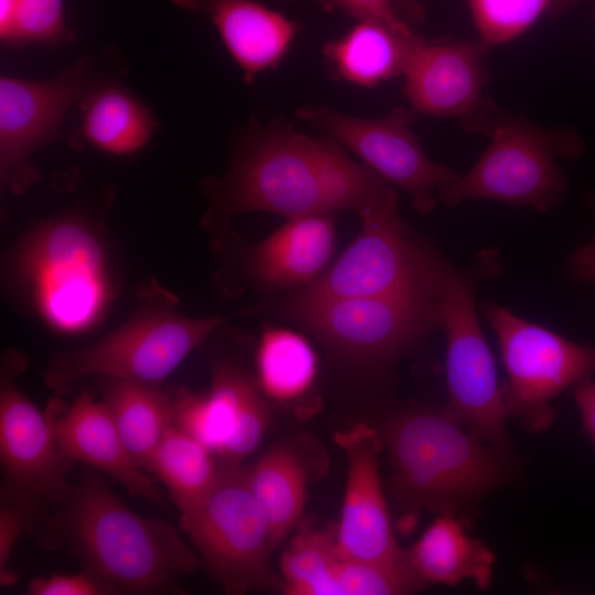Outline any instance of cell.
<instances>
[{
  "mask_svg": "<svg viewBox=\"0 0 595 595\" xmlns=\"http://www.w3.org/2000/svg\"><path fill=\"white\" fill-rule=\"evenodd\" d=\"M30 537L45 550L67 551L83 570L121 592L173 593L201 566L171 523L133 512L100 470L87 465L67 499Z\"/></svg>",
  "mask_w": 595,
  "mask_h": 595,
  "instance_id": "cell-1",
  "label": "cell"
},
{
  "mask_svg": "<svg viewBox=\"0 0 595 595\" xmlns=\"http://www.w3.org/2000/svg\"><path fill=\"white\" fill-rule=\"evenodd\" d=\"M379 436L396 494L414 510L456 515L507 476L504 454L472 434L445 407L401 410L386 421Z\"/></svg>",
  "mask_w": 595,
  "mask_h": 595,
  "instance_id": "cell-2",
  "label": "cell"
},
{
  "mask_svg": "<svg viewBox=\"0 0 595 595\" xmlns=\"http://www.w3.org/2000/svg\"><path fill=\"white\" fill-rule=\"evenodd\" d=\"M241 139L217 196L225 217L248 210L289 219L332 213L334 173L346 154L337 140L305 136L280 118L251 123Z\"/></svg>",
  "mask_w": 595,
  "mask_h": 595,
  "instance_id": "cell-3",
  "label": "cell"
},
{
  "mask_svg": "<svg viewBox=\"0 0 595 595\" xmlns=\"http://www.w3.org/2000/svg\"><path fill=\"white\" fill-rule=\"evenodd\" d=\"M440 327L446 336L447 411L477 439L502 454L511 447L509 416L494 359L476 312L478 284L499 270L497 253L485 250L464 269L425 245Z\"/></svg>",
  "mask_w": 595,
  "mask_h": 595,
  "instance_id": "cell-4",
  "label": "cell"
},
{
  "mask_svg": "<svg viewBox=\"0 0 595 595\" xmlns=\"http://www.w3.org/2000/svg\"><path fill=\"white\" fill-rule=\"evenodd\" d=\"M489 137L474 166L437 193L446 207L495 201L547 213L562 202L566 181L558 161H574L585 150L574 128L539 126L501 108Z\"/></svg>",
  "mask_w": 595,
  "mask_h": 595,
  "instance_id": "cell-5",
  "label": "cell"
},
{
  "mask_svg": "<svg viewBox=\"0 0 595 595\" xmlns=\"http://www.w3.org/2000/svg\"><path fill=\"white\" fill-rule=\"evenodd\" d=\"M363 228L331 268L272 309L361 296L432 292L425 244L408 237L390 184L360 214Z\"/></svg>",
  "mask_w": 595,
  "mask_h": 595,
  "instance_id": "cell-6",
  "label": "cell"
},
{
  "mask_svg": "<svg viewBox=\"0 0 595 595\" xmlns=\"http://www.w3.org/2000/svg\"><path fill=\"white\" fill-rule=\"evenodd\" d=\"M18 270L40 314L62 332L89 327L110 296L102 247L84 223L73 218L33 231L21 247Z\"/></svg>",
  "mask_w": 595,
  "mask_h": 595,
  "instance_id": "cell-7",
  "label": "cell"
},
{
  "mask_svg": "<svg viewBox=\"0 0 595 595\" xmlns=\"http://www.w3.org/2000/svg\"><path fill=\"white\" fill-rule=\"evenodd\" d=\"M181 524L226 593L245 594L269 583V558L278 542L240 463L219 462L215 486L198 507L181 515Z\"/></svg>",
  "mask_w": 595,
  "mask_h": 595,
  "instance_id": "cell-8",
  "label": "cell"
},
{
  "mask_svg": "<svg viewBox=\"0 0 595 595\" xmlns=\"http://www.w3.org/2000/svg\"><path fill=\"white\" fill-rule=\"evenodd\" d=\"M223 322L163 311L139 315L98 342L56 355L45 385L66 394L84 377L100 375L156 386Z\"/></svg>",
  "mask_w": 595,
  "mask_h": 595,
  "instance_id": "cell-9",
  "label": "cell"
},
{
  "mask_svg": "<svg viewBox=\"0 0 595 595\" xmlns=\"http://www.w3.org/2000/svg\"><path fill=\"white\" fill-rule=\"evenodd\" d=\"M482 310L508 375L502 387L508 415L530 432L545 431L555 416L551 401L595 374V346L571 342L494 302Z\"/></svg>",
  "mask_w": 595,
  "mask_h": 595,
  "instance_id": "cell-10",
  "label": "cell"
},
{
  "mask_svg": "<svg viewBox=\"0 0 595 595\" xmlns=\"http://www.w3.org/2000/svg\"><path fill=\"white\" fill-rule=\"evenodd\" d=\"M337 353L379 364L410 350L440 326L434 292L361 296L277 309Z\"/></svg>",
  "mask_w": 595,
  "mask_h": 595,
  "instance_id": "cell-11",
  "label": "cell"
},
{
  "mask_svg": "<svg viewBox=\"0 0 595 595\" xmlns=\"http://www.w3.org/2000/svg\"><path fill=\"white\" fill-rule=\"evenodd\" d=\"M296 115L355 152L388 183L404 190L421 215L432 212L435 193L459 176L428 158L410 128L418 115L411 107L396 106L385 117L361 118L325 106L304 105Z\"/></svg>",
  "mask_w": 595,
  "mask_h": 595,
  "instance_id": "cell-12",
  "label": "cell"
},
{
  "mask_svg": "<svg viewBox=\"0 0 595 595\" xmlns=\"http://www.w3.org/2000/svg\"><path fill=\"white\" fill-rule=\"evenodd\" d=\"M486 52L477 39L419 36L402 74V96L418 113L453 118L468 132L489 136L501 108L484 90L490 77Z\"/></svg>",
  "mask_w": 595,
  "mask_h": 595,
  "instance_id": "cell-13",
  "label": "cell"
},
{
  "mask_svg": "<svg viewBox=\"0 0 595 595\" xmlns=\"http://www.w3.org/2000/svg\"><path fill=\"white\" fill-rule=\"evenodd\" d=\"M111 77L95 60L83 58L48 82L0 79V164L2 181L14 191L31 185L36 172L30 155L54 139L67 110L101 80Z\"/></svg>",
  "mask_w": 595,
  "mask_h": 595,
  "instance_id": "cell-14",
  "label": "cell"
},
{
  "mask_svg": "<svg viewBox=\"0 0 595 595\" xmlns=\"http://www.w3.org/2000/svg\"><path fill=\"white\" fill-rule=\"evenodd\" d=\"M24 368L20 354H6L0 386L1 486L48 509L57 508L74 488L68 478L74 461L58 446L46 413L17 386L15 379Z\"/></svg>",
  "mask_w": 595,
  "mask_h": 595,
  "instance_id": "cell-15",
  "label": "cell"
},
{
  "mask_svg": "<svg viewBox=\"0 0 595 595\" xmlns=\"http://www.w3.org/2000/svg\"><path fill=\"white\" fill-rule=\"evenodd\" d=\"M348 463L336 550L345 560L396 563L407 558L392 530L379 476V433L358 423L335 434Z\"/></svg>",
  "mask_w": 595,
  "mask_h": 595,
  "instance_id": "cell-16",
  "label": "cell"
},
{
  "mask_svg": "<svg viewBox=\"0 0 595 595\" xmlns=\"http://www.w3.org/2000/svg\"><path fill=\"white\" fill-rule=\"evenodd\" d=\"M45 413L58 446L69 459L109 474L133 496L165 505L162 491L130 456L104 401L82 389L66 410L55 400Z\"/></svg>",
  "mask_w": 595,
  "mask_h": 595,
  "instance_id": "cell-17",
  "label": "cell"
},
{
  "mask_svg": "<svg viewBox=\"0 0 595 595\" xmlns=\"http://www.w3.org/2000/svg\"><path fill=\"white\" fill-rule=\"evenodd\" d=\"M170 1L209 18L247 83L278 66L300 31L295 21L259 0Z\"/></svg>",
  "mask_w": 595,
  "mask_h": 595,
  "instance_id": "cell-18",
  "label": "cell"
},
{
  "mask_svg": "<svg viewBox=\"0 0 595 595\" xmlns=\"http://www.w3.org/2000/svg\"><path fill=\"white\" fill-rule=\"evenodd\" d=\"M331 214L290 218L255 247L248 257L251 272L277 288L306 286L324 271L334 250Z\"/></svg>",
  "mask_w": 595,
  "mask_h": 595,
  "instance_id": "cell-19",
  "label": "cell"
},
{
  "mask_svg": "<svg viewBox=\"0 0 595 595\" xmlns=\"http://www.w3.org/2000/svg\"><path fill=\"white\" fill-rule=\"evenodd\" d=\"M79 104L82 122L73 139L111 154L138 151L156 128L151 110L113 76L97 84Z\"/></svg>",
  "mask_w": 595,
  "mask_h": 595,
  "instance_id": "cell-20",
  "label": "cell"
},
{
  "mask_svg": "<svg viewBox=\"0 0 595 595\" xmlns=\"http://www.w3.org/2000/svg\"><path fill=\"white\" fill-rule=\"evenodd\" d=\"M407 552L424 584L454 585L469 580L485 589L493 577V552L465 532L456 515H439Z\"/></svg>",
  "mask_w": 595,
  "mask_h": 595,
  "instance_id": "cell-21",
  "label": "cell"
},
{
  "mask_svg": "<svg viewBox=\"0 0 595 595\" xmlns=\"http://www.w3.org/2000/svg\"><path fill=\"white\" fill-rule=\"evenodd\" d=\"M419 37L382 23L357 21L345 34L323 47L325 61L339 78L375 87L403 74L411 44Z\"/></svg>",
  "mask_w": 595,
  "mask_h": 595,
  "instance_id": "cell-22",
  "label": "cell"
},
{
  "mask_svg": "<svg viewBox=\"0 0 595 595\" xmlns=\"http://www.w3.org/2000/svg\"><path fill=\"white\" fill-rule=\"evenodd\" d=\"M122 442L133 462L150 470L153 455L166 430L173 424L174 391L156 386L110 378L102 389Z\"/></svg>",
  "mask_w": 595,
  "mask_h": 595,
  "instance_id": "cell-23",
  "label": "cell"
},
{
  "mask_svg": "<svg viewBox=\"0 0 595 595\" xmlns=\"http://www.w3.org/2000/svg\"><path fill=\"white\" fill-rule=\"evenodd\" d=\"M210 398L225 431L220 462L238 464L261 442L269 410L259 387L242 370L220 365L213 371Z\"/></svg>",
  "mask_w": 595,
  "mask_h": 595,
  "instance_id": "cell-24",
  "label": "cell"
},
{
  "mask_svg": "<svg viewBox=\"0 0 595 595\" xmlns=\"http://www.w3.org/2000/svg\"><path fill=\"white\" fill-rule=\"evenodd\" d=\"M247 479L279 542L303 513L306 474L300 458L290 447L274 445L247 468Z\"/></svg>",
  "mask_w": 595,
  "mask_h": 595,
  "instance_id": "cell-25",
  "label": "cell"
},
{
  "mask_svg": "<svg viewBox=\"0 0 595 595\" xmlns=\"http://www.w3.org/2000/svg\"><path fill=\"white\" fill-rule=\"evenodd\" d=\"M201 442L172 424L162 437L151 462L154 473L185 515L198 507L218 478L219 463Z\"/></svg>",
  "mask_w": 595,
  "mask_h": 595,
  "instance_id": "cell-26",
  "label": "cell"
},
{
  "mask_svg": "<svg viewBox=\"0 0 595 595\" xmlns=\"http://www.w3.org/2000/svg\"><path fill=\"white\" fill-rule=\"evenodd\" d=\"M316 355L301 335L283 328H269L257 351L260 388L277 400L288 401L303 394L313 383Z\"/></svg>",
  "mask_w": 595,
  "mask_h": 595,
  "instance_id": "cell-27",
  "label": "cell"
},
{
  "mask_svg": "<svg viewBox=\"0 0 595 595\" xmlns=\"http://www.w3.org/2000/svg\"><path fill=\"white\" fill-rule=\"evenodd\" d=\"M336 530L304 528L290 542L280 561L289 595H340Z\"/></svg>",
  "mask_w": 595,
  "mask_h": 595,
  "instance_id": "cell-28",
  "label": "cell"
},
{
  "mask_svg": "<svg viewBox=\"0 0 595 595\" xmlns=\"http://www.w3.org/2000/svg\"><path fill=\"white\" fill-rule=\"evenodd\" d=\"M478 42L488 51L516 40L544 18L585 0H466Z\"/></svg>",
  "mask_w": 595,
  "mask_h": 595,
  "instance_id": "cell-29",
  "label": "cell"
},
{
  "mask_svg": "<svg viewBox=\"0 0 595 595\" xmlns=\"http://www.w3.org/2000/svg\"><path fill=\"white\" fill-rule=\"evenodd\" d=\"M75 37L66 24L64 0H17L11 22L0 33L1 41L11 46L66 44Z\"/></svg>",
  "mask_w": 595,
  "mask_h": 595,
  "instance_id": "cell-30",
  "label": "cell"
},
{
  "mask_svg": "<svg viewBox=\"0 0 595 595\" xmlns=\"http://www.w3.org/2000/svg\"><path fill=\"white\" fill-rule=\"evenodd\" d=\"M338 583L340 595L407 594L424 585L414 572L408 552L403 561L396 563L353 561L340 558Z\"/></svg>",
  "mask_w": 595,
  "mask_h": 595,
  "instance_id": "cell-31",
  "label": "cell"
},
{
  "mask_svg": "<svg viewBox=\"0 0 595 595\" xmlns=\"http://www.w3.org/2000/svg\"><path fill=\"white\" fill-rule=\"evenodd\" d=\"M50 509L35 500L1 486L0 494V581L8 585L14 581L7 570L8 560L21 532L29 537L48 515Z\"/></svg>",
  "mask_w": 595,
  "mask_h": 595,
  "instance_id": "cell-32",
  "label": "cell"
},
{
  "mask_svg": "<svg viewBox=\"0 0 595 595\" xmlns=\"http://www.w3.org/2000/svg\"><path fill=\"white\" fill-rule=\"evenodd\" d=\"M173 391L175 397L173 424L218 456L225 436L208 394L197 396L183 388Z\"/></svg>",
  "mask_w": 595,
  "mask_h": 595,
  "instance_id": "cell-33",
  "label": "cell"
},
{
  "mask_svg": "<svg viewBox=\"0 0 595 595\" xmlns=\"http://www.w3.org/2000/svg\"><path fill=\"white\" fill-rule=\"evenodd\" d=\"M32 595H111L122 593L113 584L83 570L78 574L35 577L29 583Z\"/></svg>",
  "mask_w": 595,
  "mask_h": 595,
  "instance_id": "cell-34",
  "label": "cell"
},
{
  "mask_svg": "<svg viewBox=\"0 0 595 595\" xmlns=\"http://www.w3.org/2000/svg\"><path fill=\"white\" fill-rule=\"evenodd\" d=\"M326 10H340L357 21L382 23L398 32L411 33L412 28L399 15L392 0H316Z\"/></svg>",
  "mask_w": 595,
  "mask_h": 595,
  "instance_id": "cell-35",
  "label": "cell"
},
{
  "mask_svg": "<svg viewBox=\"0 0 595 595\" xmlns=\"http://www.w3.org/2000/svg\"><path fill=\"white\" fill-rule=\"evenodd\" d=\"M589 205L595 218V195L589 197ZM566 272L573 281L595 284V230L589 241L571 255Z\"/></svg>",
  "mask_w": 595,
  "mask_h": 595,
  "instance_id": "cell-36",
  "label": "cell"
},
{
  "mask_svg": "<svg viewBox=\"0 0 595 595\" xmlns=\"http://www.w3.org/2000/svg\"><path fill=\"white\" fill-rule=\"evenodd\" d=\"M574 400L580 412L583 431L595 445V381L589 378L576 385Z\"/></svg>",
  "mask_w": 595,
  "mask_h": 595,
  "instance_id": "cell-37",
  "label": "cell"
},
{
  "mask_svg": "<svg viewBox=\"0 0 595 595\" xmlns=\"http://www.w3.org/2000/svg\"><path fill=\"white\" fill-rule=\"evenodd\" d=\"M399 15L410 25H415L424 20L425 11L419 0H392Z\"/></svg>",
  "mask_w": 595,
  "mask_h": 595,
  "instance_id": "cell-38",
  "label": "cell"
},
{
  "mask_svg": "<svg viewBox=\"0 0 595 595\" xmlns=\"http://www.w3.org/2000/svg\"><path fill=\"white\" fill-rule=\"evenodd\" d=\"M594 17H595V11H594Z\"/></svg>",
  "mask_w": 595,
  "mask_h": 595,
  "instance_id": "cell-39",
  "label": "cell"
}]
</instances>
